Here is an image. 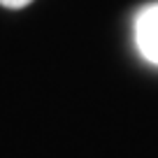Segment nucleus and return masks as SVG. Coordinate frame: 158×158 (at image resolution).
<instances>
[{
	"label": "nucleus",
	"mask_w": 158,
	"mask_h": 158,
	"mask_svg": "<svg viewBox=\"0 0 158 158\" xmlns=\"http://www.w3.org/2000/svg\"><path fill=\"white\" fill-rule=\"evenodd\" d=\"M137 49L149 63L158 65V2L144 7L135 21Z\"/></svg>",
	"instance_id": "obj_1"
},
{
	"label": "nucleus",
	"mask_w": 158,
	"mask_h": 158,
	"mask_svg": "<svg viewBox=\"0 0 158 158\" xmlns=\"http://www.w3.org/2000/svg\"><path fill=\"white\" fill-rule=\"evenodd\" d=\"M33 0H0V5L2 7H10V10H21V7L30 5Z\"/></svg>",
	"instance_id": "obj_2"
}]
</instances>
